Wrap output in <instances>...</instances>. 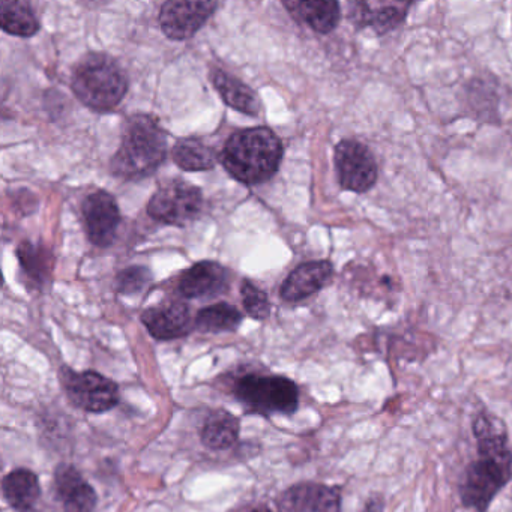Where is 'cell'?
<instances>
[{
	"label": "cell",
	"instance_id": "1",
	"mask_svg": "<svg viewBox=\"0 0 512 512\" xmlns=\"http://www.w3.org/2000/svg\"><path fill=\"white\" fill-rule=\"evenodd\" d=\"M472 433L478 457L464 469L458 496L464 508L488 512L497 494L512 481L508 428L499 416L481 410L473 418Z\"/></svg>",
	"mask_w": 512,
	"mask_h": 512
},
{
	"label": "cell",
	"instance_id": "2",
	"mask_svg": "<svg viewBox=\"0 0 512 512\" xmlns=\"http://www.w3.org/2000/svg\"><path fill=\"white\" fill-rule=\"evenodd\" d=\"M283 154V143L274 131L248 128L230 136L221 152V163L236 181L257 185L278 172Z\"/></svg>",
	"mask_w": 512,
	"mask_h": 512
},
{
	"label": "cell",
	"instance_id": "3",
	"mask_svg": "<svg viewBox=\"0 0 512 512\" xmlns=\"http://www.w3.org/2000/svg\"><path fill=\"white\" fill-rule=\"evenodd\" d=\"M166 157V131L152 116L136 115L128 119L110 167L118 178L142 179L151 176Z\"/></svg>",
	"mask_w": 512,
	"mask_h": 512
},
{
	"label": "cell",
	"instance_id": "4",
	"mask_svg": "<svg viewBox=\"0 0 512 512\" xmlns=\"http://www.w3.org/2000/svg\"><path fill=\"white\" fill-rule=\"evenodd\" d=\"M74 95L95 112H110L124 100L128 79L118 62L104 53H89L74 68Z\"/></svg>",
	"mask_w": 512,
	"mask_h": 512
},
{
	"label": "cell",
	"instance_id": "5",
	"mask_svg": "<svg viewBox=\"0 0 512 512\" xmlns=\"http://www.w3.org/2000/svg\"><path fill=\"white\" fill-rule=\"evenodd\" d=\"M233 394L254 415H292L299 407L298 385L286 376L245 374L236 380Z\"/></svg>",
	"mask_w": 512,
	"mask_h": 512
},
{
	"label": "cell",
	"instance_id": "6",
	"mask_svg": "<svg viewBox=\"0 0 512 512\" xmlns=\"http://www.w3.org/2000/svg\"><path fill=\"white\" fill-rule=\"evenodd\" d=\"M203 206L205 200L200 188L188 182L172 181L154 194L148 214L160 223L185 227L202 215Z\"/></svg>",
	"mask_w": 512,
	"mask_h": 512
},
{
	"label": "cell",
	"instance_id": "7",
	"mask_svg": "<svg viewBox=\"0 0 512 512\" xmlns=\"http://www.w3.org/2000/svg\"><path fill=\"white\" fill-rule=\"evenodd\" d=\"M61 382L74 406L89 413L109 412L119 403V386L97 371H74L64 367Z\"/></svg>",
	"mask_w": 512,
	"mask_h": 512
},
{
	"label": "cell",
	"instance_id": "8",
	"mask_svg": "<svg viewBox=\"0 0 512 512\" xmlns=\"http://www.w3.org/2000/svg\"><path fill=\"white\" fill-rule=\"evenodd\" d=\"M334 164L343 190L365 194L376 187L379 166L373 152L365 143L356 139L338 142L334 151Z\"/></svg>",
	"mask_w": 512,
	"mask_h": 512
},
{
	"label": "cell",
	"instance_id": "9",
	"mask_svg": "<svg viewBox=\"0 0 512 512\" xmlns=\"http://www.w3.org/2000/svg\"><path fill=\"white\" fill-rule=\"evenodd\" d=\"M217 8V2H187V0L166 2L161 7V29L170 40H188L202 29Z\"/></svg>",
	"mask_w": 512,
	"mask_h": 512
},
{
	"label": "cell",
	"instance_id": "10",
	"mask_svg": "<svg viewBox=\"0 0 512 512\" xmlns=\"http://www.w3.org/2000/svg\"><path fill=\"white\" fill-rule=\"evenodd\" d=\"M83 217L92 244L106 248L115 242L121 224V212L112 194L106 191L89 194L83 202Z\"/></svg>",
	"mask_w": 512,
	"mask_h": 512
},
{
	"label": "cell",
	"instance_id": "11",
	"mask_svg": "<svg viewBox=\"0 0 512 512\" xmlns=\"http://www.w3.org/2000/svg\"><path fill=\"white\" fill-rule=\"evenodd\" d=\"M343 494L338 485L299 482L284 491L280 499L283 512H341Z\"/></svg>",
	"mask_w": 512,
	"mask_h": 512
},
{
	"label": "cell",
	"instance_id": "12",
	"mask_svg": "<svg viewBox=\"0 0 512 512\" xmlns=\"http://www.w3.org/2000/svg\"><path fill=\"white\" fill-rule=\"evenodd\" d=\"M413 2H355L350 5L349 19L356 29H371L383 37L406 22Z\"/></svg>",
	"mask_w": 512,
	"mask_h": 512
},
{
	"label": "cell",
	"instance_id": "13",
	"mask_svg": "<svg viewBox=\"0 0 512 512\" xmlns=\"http://www.w3.org/2000/svg\"><path fill=\"white\" fill-rule=\"evenodd\" d=\"M143 325L155 340L169 341L185 337L193 329L190 308L184 302H166L148 308L142 314Z\"/></svg>",
	"mask_w": 512,
	"mask_h": 512
},
{
	"label": "cell",
	"instance_id": "14",
	"mask_svg": "<svg viewBox=\"0 0 512 512\" xmlns=\"http://www.w3.org/2000/svg\"><path fill=\"white\" fill-rule=\"evenodd\" d=\"M55 487L64 512H94L97 491L73 464H59L56 467Z\"/></svg>",
	"mask_w": 512,
	"mask_h": 512
},
{
	"label": "cell",
	"instance_id": "15",
	"mask_svg": "<svg viewBox=\"0 0 512 512\" xmlns=\"http://www.w3.org/2000/svg\"><path fill=\"white\" fill-rule=\"evenodd\" d=\"M334 275V265L329 260L302 263L290 272L281 286L280 295L286 302H299L320 292Z\"/></svg>",
	"mask_w": 512,
	"mask_h": 512
},
{
	"label": "cell",
	"instance_id": "16",
	"mask_svg": "<svg viewBox=\"0 0 512 512\" xmlns=\"http://www.w3.org/2000/svg\"><path fill=\"white\" fill-rule=\"evenodd\" d=\"M227 287L229 271L215 262H200L191 266L179 281V292L188 299L221 295Z\"/></svg>",
	"mask_w": 512,
	"mask_h": 512
},
{
	"label": "cell",
	"instance_id": "17",
	"mask_svg": "<svg viewBox=\"0 0 512 512\" xmlns=\"http://www.w3.org/2000/svg\"><path fill=\"white\" fill-rule=\"evenodd\" d=\"M2 493L14 511L31 512L41 497L40 478L34 470L17 467L5 475Z\"/></svg>",
	"mask_w": 512,
	"mask_h": 512
},
{
	"label": "cell",
	"instance_id": "18",
	"mask_svg": "<svg viewBox=\"0 0 512 512\" xmlns=\"http://www.w3.org/2000/svg\"><path fill=\"white\" fill-rule=\"evenodd\" d=\"M284 8L298 22L307 23L317 34H331L341 20V8L338 2H284Z\"/></svg>",
	"mask_w": 512,
	"mask_h": 512
},
{
	"label": "cell",
	"instance_id": "19",
	"mask_svg": "<svg viewBox=\"0 0 512 512\" xmlns=\"http://www.w3.org/2000/svg\"><path fill=\"white\" fill-rule=\"evenodd\" d=\"M241 422L233 413L224 409L212 410L200 428V439L212 451L232 448L239 440Z\"/></svg>",
	"mask_w": 512,
	"mask_h": 512
},
{
	"label": "cell",
	"instance_id": "20",
	"mask_svg": "<svg viewBox=\"0 0 512 512\" xmlns=\"http://www.w3.org/2000/svg\"><path fill=\"white\" fill-rule=\"evenodd\" d=\"M212 83L224 103L238 112L248 116H257L260 113V101L256 92L248 88L245 83L221 70L212 71Z\"/></svg>",
	"mask_w": 512,
	"mask_h": 512
},
{
	"label": "cell",
	"instance_id": "21",
	"mask_svg": "<svg viewBox=\"0 0 512 512\" xmlns=\"http://www.w3.org/2000/svg\"><path fill=\"white\" fill-rule=\"evenodd\" d=\"M0 25L7 34L14 37H34L40 31V22L31 5L26 2L4 0L0 5Z\"/></svg>",
	"mask_w": 512,
	"mask_h": 512
},
{
	"label": "cell",
	"instance_id": "22",
	"mask_svg": "<svg viewBox=\"0 0 512 512\" xmlns=\"http://www.w3.org/2000/svg\"><path fill=\"white\" fill-rule=\"evenodd\" d=\"M172 158L176 166L187 172H203L212 170L217 163V155L202 140L188 139L179 140L172 149Z\"/></svg>",
	"mask_w": 512,
	"mask_h": 512
},
{
	"label": "cell",
	"instance_id": "23",
	"mask_svg": "<svg viewBox=\"0 0 512 512\" xmlns=\"http://www.w3.org/2000/svg\"><path fill=\"white\" fill-rule=\"evenodd\" d=\"M241 311L233 305L220 302V304L209 305L197 313L194 325L199 331L212 332H233L242 323Z\"/></svg>",
	"mask_w": 512,
	"mask_h": 512
},
{
	"label": "cell",
	"instance_id": "24",
	"mask_svg": "<svg viewBox=\"0 0 512 512\" xmlns=\"http://www.w3.org/2000/svg\"><path fill=\"white\" fill-rule=\"evenodd\" d=\"M500 83H491L487 77L472 79L466 86V97L473 112L482 119H497V107L500 103Z\"/></svg>",
	"mask_w": 512,
	"mask_h": 512
},
{
	"label": "cell",
	"instance_id": "25",
	"mask_svg": "<svg viewBox=\"0 0 512 512\" xmlns=\"http://www.w3.org/2000/svg\"><path fill=\"white\" fill-rule=\"evenodd\" d=\"M17 257H19L20 265L29 278L37 281V284L46 283L52 271V260L50 253L40 245L31 244V242H22L17 248Z\"/></svg>",
	"mask_w": 512,
	"mask_h": 512
},
{
	"label": "cell",
	"instance_id": "26",
	"mask_svg": "<svg viewBox=\"0 0 512 512\" xmlns=\"http://www.w3.org/2000/svg\"><path fill=\"white\" fill-rule=\"evenodd\" d=\"M241 295L245 311H247L253 319H268L269 314H271V302H269L266 292H263L260 287L251 283V281L244 280L242 281Z\"/></svg>",
	"mask_w": 512,
	"mask_h": 512
},
{
	"label": "cell",
	"instance_id": "27",
	"mask_svg": "<svg viewBox=\"0 0 512 512\" xmlns=\"http://www.w3.org/2000/svg\"><path fill=\"white\" fill-rule=\"evenodd\" d=\"M151 271L145 266H131L119 272L116 277V289L122 295H136L151 283Z\"/></svg>",
	"mask_w": 512,
	"mask_h": 512
},
{
	"label": "cell",
	"instance_id": "28",
	"mask_svg": "<svg viewBox=\"0 0 512 512\" xmlns=\"http://www.w3.org/2000/svg\"><path fill=\"white\" fill-rule=\"evenodd\" d=\"M386 500L383 494L373 493L365 500L361 512H385Z\"/></svg>",
	"mask_w": 512,
	"mask_h": 512
},
{
	"label": "cell",
	"instance_id": "29",
	"mask_svg": "<svg viewBox=\"0 0 512 512\" xmlns=\"http://www.w3.org/2000/svg\"><path fill=\"white\" fill-rule=\"evenodd\" d=\"M250 512H272V511H269V509H266V508H260V509H253V511H250Z\"/></svg>",
	"mask_w": 512,
	"mask_h": 512
}]
</instances>
